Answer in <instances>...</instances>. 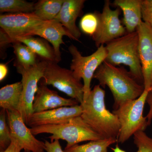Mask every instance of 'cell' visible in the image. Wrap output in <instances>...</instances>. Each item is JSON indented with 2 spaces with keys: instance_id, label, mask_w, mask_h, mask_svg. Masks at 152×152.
<instances>
[{
  "instance_id": "obj_19",
  "label": "cell",
  "mask_w": 152,
  "mask_h": 152,
  "mask_svg": "<svg viewBox=\"0 0 152 152\" xmlns=\"http://www.w3.org/2000/svg\"><path fill=\"white\" fill-rule=\"evenodd\" d=\"M23 85L21 82L8 85L0 89V107L6 110L18 111L21 102Z\"/></svg>"
},
{
  "instance_id": "obj_30",
  "label": "cell",
  "mask_w": 152,
  "mask_h": 152,
  "mask_svg": "<svg viewBox=\"0 0 152 152\" xmlns=\"http://www.w3.org/2000/svg\"><path fill=\"white\" fill-rule=\"evenodd\" d=\"M146 102L150 106V111L148 114L146 116L148 119V123L149 125L151 124L152 119V97L150 96L149 94L148 95L147 98Z\"/></svg>"
},
{
  "instance_id": "obj_20",
  "label": "cell",
  "mask_w": 152,
  "mask_h": 152,
  "mask_svg": "<svg viewBox=\"0 0 152 152\" xmlns=\"http://www.w3.org/2000/svg\"><path fill=\"white\" fill-rule=\"evenodd\" d=\"M64 0H40L35 4L33 13L43 21L55 20Z\"/></svg>"
},
{
  "instance_id": "obj_11",
  "label": "cell",
  "mask_w": 152,
  "mask_h": 152,
  "mask_svg": "<svg viewBox=\"0 0 152 152\" xmlns=\"http://www.w3.org/2000/svg\"><path fill=\"white\" fill-rule=\"evenodd\" d=\"M11 137L19 143L25 151L45 152L44 142L36 138L18 111L6 110Z\"/></svg>"
},
{
  "instance_id": "obj_16",
  "label": "cell",
  "mask_w": 152,
  "mask_h": 152,
  "mask_svg": "<svg viewBox=\"0 0 152 152\" xmlns=\"http://www.w3.org/2000/svg\"><path fill=\"white\" fill-rule=\"evenodd\" d=\"M86 2L85 0H64L60 12L55 20L60 22L70 34L74 40L80 42L81 33L76 25Z\"/></svg>"
},
{
  "instance_id": "obj_22",
  "label": "cell",
  "mask_w": 152,
  "mask_h": 152,
  "mask_svg": "<svg viewBox=\"0 0 152 152\" xmlns=\"http://www.w3.org/2000/svg\"><path fill=\"white\" fill-rule=\"evenodd\" d=\"M118 142L115 138H104L97 140L92 141L83 145H75L73 146L64 149L65 152H109L108 148L111 145Z\"/></svg>"
},
{
  "instance_id": "obj_18",
  "label": "cell",
  "mask_w": 152,
  "mask_h": 152,
  "mask_svg": "<svg viewBox=\"0 0 152 152\" xmlns=\"http://www.w3.org/2000/svg\"><path fill=\"white\" fill-rule=\"evenodd\" d=\"M15 42H19L26 45L43 61L58 63L53 48L43 38L33 36L21 37L14 39L12 43Z\"/></svg>"
},
{
  "instance_id": "obj_3",
  "label": "cell",
  "mask_w": 152,
  "mask_h": 152,
  "mask_svg": "<svg viewBox=\"0 0 152 152\" xmlns=\"http://www.w3.org/2000/svg\"><path fill=\"white\" fill-rule=\"evenodd\" d=\"M105 61L117 66H128L136 80L143 85V77L139 52V36L137 31L113 40L106 44Z\"/></svg>"
},
{
  "instance_id": "obj_4",
  "label": "cell",
  "mask_w": 152,
  "mask_h": 152,
  "mask_svg": "<svg viewBox=\"0 0 152 152\" xmlns=\"http://www.w3.org/2000/svg\"><path fill=\"white\" fill-rule=\"evenodd\" d=\"M34 135L47 133L50 142L63 140L67 142L65 149L69 148L81 142L92 141L104 139L85 122L81 116L75 117L68 122L56 125H45L31 128Z\"/></svg>"
},
{
  "instance_id": "obj_17",
  "label": "cell",
  "mask_w": 152,
  "mask_h": 152,
  "mask_svg": "<svg viewBox=\"0 0 152 152\" xmlns=\"http://www.w3.org/2000/svg\"><path fill=\"white\" fill-rule=\"evenodd\" d=\"M142 0H115L113 4L124 13L123 23L127 33L135 31L142 20Z\"/></svg>"
},
{
  "instance_id": "obj_26",
  "label": "cell",
  "mask_w": 152,
  "mask_h": 152,
  "mask_svg": "<svg viewBox=\"0 0 152 152\" xmlns=\"http://www.w3.org/2000/svg\"><path fill=\"white\" fill-rule=\"evenodd\" d=\"M99 24V13H90L84 15L80 21V29L85 34L93 37Z\"/></svg>"
},
{
  "instance_id": "obj_32",
  "label": "cell",
  "mask_w": 152,
  "mask_h": 152,
  "mask_svg": "<svg viewBox=\"0 0 152 152\" xmlns=\"http://www.w3.org/2000/svg\"><path fill=\"white\" fill-rule=\"evenodd\" d=\"M149 94L150 96H151L152 97V87L151 88V91H150Z\"/></svg>"
},
{
  "instance_id": "obj_12",
  "label": "cell",
  "mask_w": 152,
  "mask_h": 152,
  "mask_svg": "<svg viewBox=\"0 0 152 152\" xmlns=\"http://www.w3.org/2000/svg\"><path fill=\"white\" fill-rule=\"evenodd\" d=\"M139 36V52L145 89L152 87V28L142 21L136 29Z\"/></svg>"
},
{
  "instance_id": "obj_9",
  "label": "cell",
  "mask_w": 152,
  "mask_h": 152,
  "mask_svg": "<svg viewBox=\"0 0 152 152\" xmlns=\"http://www.w3.org/2000/svg\"><path fill=\"white\" fill-rule=\"evenodd\" d=\"M110 4V1H105L102 12L99 13V26L92 37L97 48L127 33L119 19L120 9L112 10Z\"/></svg>"
},
{
  "instance_id": "obj_23",
  "label": "cell",
  "mask_w": 152,
  "mask_h": 152,
  "mask_svg": "<svg viewBox=\"0 0 152 152\" xmlns=\"http://www.w3.org/2000/svg\"><path fill=\"white\" fill-rule=\"evenodd\" d=\"M35 4L24 0H0V12L11 13H32Z\"/></svg>"
},
{
  "instance_id": "obj_13",
  "label": "cell",
  "mask_w": 152,
  "mask_h": 152,
  "mask_svg": "<svg viewBox=\"0 0 152 152\" xmlns=\"http://www.w3.org/2000/svg\"><path fill=\"white\" fill-rule=\"evenodd\" d=\"M83 113L80 104L64 107L39 113H34L27 125L31 128L45 125H56L68 122Z\"/></svg>"
},
{
  "instance_id": "obj_31",
  "label": "cell",
  "mask_w": 152,
  "mask_h": 152,
  "mask_svg": "<svg viewBox=\"0 0 152 152\" xmlns=\"http://www.w3.org/2000/svg\"><path fill=\"white\" fill-rule=\"evenodd\" d=\"M8 72V69L5 64H0V81L1 82L6 77Z\"/></svg>"
},
{
  "instance_id": "obj_2",
  "label": "cell",
  "mask_w": 152,
  "mask_h": 152,
  "mask_svg": "<svg viewBox=\"0 0 152 152\" xmlns=\"http://www.w3.org/2000/svg\"><path fill=\"white\" fill-rule=\"evenodd\" d=\"M105 95V92L99 85L95 86L80 104L83 109L81 116L103 138L118 139L121 128L119 121L115 115L106 108Z\"/></svg>"
},
{
  "instance_id": "obj_33",
  "label": "cell",
  "mask_w": 152,
  "mask_h": 152,
  "mask_svg": "<svg viewBox=\"0 0 152 152\" xmlns=\"http://www.w3.org/2000/svg\"><path fill=\"white\" fill-rule=\"evenodd\" d=\"M24 152H27V151H24Z\"/></svg>"
},
{
  "instance_id": "obj_15",
  "label": "cell",
  "mask_w": 152,
  "mask_h": 152,
  "mask_svg": "<svg viewBox=\"0 0 152 152\" xmlns=\"http://www.w3.org/2000/svg\"><path fill=\"white\" fill-rule=\"evenodd\" d=\"M79 104L72 98L62 97L57 92L50 89L40 81L33 103V110L34 113H39L61 107L77 105Z\"/></svg>"
},
{
  "instance_id": "obj_8",
  "label": "cell",
  "mask_w": 152,
  "mask_h": 152,
  "mask_svg": "<svg viewBox=\"0 0 152 152\" xmlns=\"http://www.w3.org/2000/svg\"><path fill=\"white\" fill-rule=\"evenodd\" d=\"M48 61L42 60L37 64L28 68L16 66L18 73L22 76L23 92L19 112L26 124L34 113L33 104L39 82L43 77Z\"/></svg>"
},
{
  "instance_id": "obj_25",
  "label": "cell",
  "mask_w": 152,
  "mask_h": 152,
  "mask_svg": "<svg viewBox=\"0 0 152 152\" xmlns=\"http://www.w3.org/2000/svg\"><path fill=\"white\" fill-rule=\"evenodd\" d=\"M6 110L2 109L0 112V151H5L12 142L10 131L7 122Z\"/></svg>"
},
{
  "instance_id": "obj_10",
  "label": "cell",
  "mask_w": 152,
  "mask_h": 152,
  "mask_svg": "<svg viewBox=\"0 0 152 152\" xmlns=\"http://www.w3.org/2000/svg\"><path fill=\"white\" fill-rule=\"evenodd\" d=\"M43 21L32 12L0 16L1 29L8 36L11 43L17 38L27 37L31 30Z\"/></svg>"
},
{
  "instance_id": "obj_1",
  "label": "cell",
  "mask_w": 152,
  "mask_h": 152,
  "mask_svg": "<svg viewBox=\"0 0 152 152\" xmlns=\"http://www.w3.org/2000/svg\"><path fill=\"white\" fill-rule=\"evenodd\" d=\"M94 78L103 88L107 86L113 94L114 110L129 100L136 99L143 93L145 88L123 67H118L104 61L95 72Z\"/></svg>"
},
{
  "instance_id": "obj_5",
  "label": "cell",
  "mask_w": 152,
  "mask_h": 152,
  "mask_svg": "<svg viewBox=\"0 0 152 152\" xmlns=\"http://www.w3.org/2000/svg\"><path fill=\"white\" fill-rule=\"evenodd\" d=\"M150 90H144L141 96L134 100H129L122 104L112 113L118 119L120 131L118 142L123 144L139 131H144L149 126L146 117L143 113Z\"/></svg>"
},
{
  "instance_id": "obj_27",
  "label": "cell",
  "mask_w": 152,
  "mask_h": 152,
  "mask_svg": "<svg viewBox=\"0 0 152 152\" xmlns=\"http://www.w3.org/2000/svg\"><path fill=\"white\" fill-rule=\"evenodd\" d=\"M142 15L143 21L152 28V0H142Z\"/></svg>"
},
{
  "instance_id": "obj_14",
  "label": "cell",
  "mask_w": 152,
  "mask_h": 152,
  "mask_svg": "<svg viewBox=\"0 0 152 152\" xmlns=\"http://www.w3.org/2000/svg\"><path fill=\"white\" fill-rule=\"evenodd\" d=\"M34 36H39L51 44L58 63L61 59L60 46L62 44H64L63 37L67 36L73 40L61 23L56 20L44 21L31 30L27 37Z\"/></svg>"
},
{
  "instance_id": "obj_7",
  "label": "cell",
  "mask_w": 152,
  "mask_h": 152,
  "mask_svg": "<svg viewBox=\"0 0 152 152\" xmlns=\"http://www.w3.org/2000/svg\"><path fill=\"white\" fill-rule=\"evenodd\" d=\"M58 63L48 61L41 81L46 86L52 85L80 104L84 99L83 84L75 77L72 71L61 67Z\"/></svg>"
},
{
  "instance_id": "obj_6",
  "label": "cell",
  "mask_w": 152,
  "mask_h": 152,
  "mask_svg": "<svg viewBox=\"0 0 152 152\" xmlns=\"http://www.w3.org/2000/svg\"><path fill=\"white\" fill-rule=\"evenodd\" d=\"M69 51L72 56L70 69L79 80H83L84 100L91 92V84L94 75L107 57L105 47L102 45L90 56H83L74 45H71Z\"/></svg>"
},
{
  "instance_id": "obj_29",
  "label": "cell",
  "mask_w": 152,
  "mask_h": 152,
  "mask_svg": "<svg viewBox=\"0 0 152 152\" xmlns=\"http://www.w3.org/2000/svg\"><path fill=\"white\" fill-rule=\"evenodd\" d=\"M22 148L17 140L12 138V142L8 148L3 152H20Z\"/></svg>"
},
{
  "instance_id": "obj_21",
  "label": "cell",
  "mask_w": 152,
  "mask_h": 152,
  "mask_svg": "<svg viewBox=\"0 0 152 152\" xmlns=\"http://www.w3.org/2000/svg\"><path fill=\"white\" fill-rule=\"evenodd\" d=\"M14 52L16 58L15 66L26 68L33 66L38 62L37 55L26 45L19 42L13 43Z\"/></svg>"
},
{
  "instance_id": "obj_28",
  "label": "cell",
  "mask_w": 152,
  "mask_h": 152,
  "mask_svg": "<svg viewBox=\"0 0 152 152\" xmlns=\"http://www.w3.org/2000/svg\"><path fill=\"white\" fill-rule=\"evenodd\" d=\"M44 148L47 152H65L62 149L58 140H56L50 142L45 141Z\"/></svg>"
},
{
  "instance_id": "obj_24",
  "label": "cell",
  "mask_w": 152,
  "mask_h": 152,
  "mask_svg": "<svg viewBox=\"0 0 152 152\" xmlns=\"http://www.w3.org/2000/svg\"><path fill=\"white\" fill-rule=\"evenodd\" d=\"M134 143L137 148L136 152H152V138L144 131H139L134 134ZM113 152H126L120 148L117 144L115 148H111Z\"/></svg>"
}]
</instances>
